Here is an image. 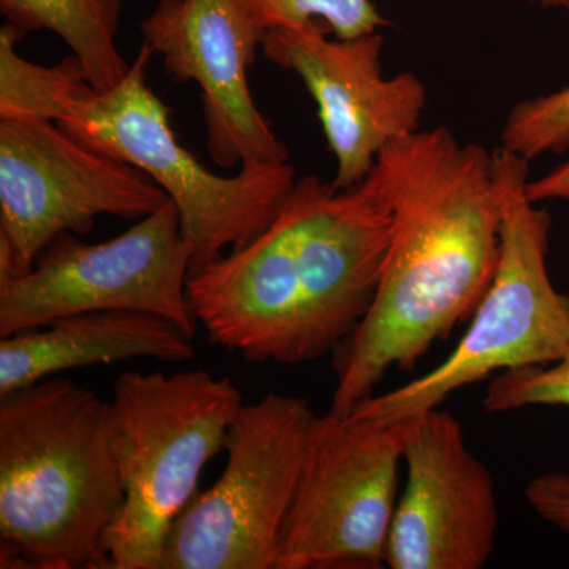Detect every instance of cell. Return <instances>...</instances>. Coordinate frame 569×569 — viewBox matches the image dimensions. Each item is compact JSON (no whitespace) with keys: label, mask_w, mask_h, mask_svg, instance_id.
Segmentation results:
<instances>
[{"label":"cell","mask_w":569,"mask_h":569,"mask_svg":"<svg viewBox=\"0 0 569 569\" xmlns=\"http://www.w3.org/2000/svg\"><path fill=\"white\" fill-rule=\"evenodd\" d=\"M370 178L392 216L383 271L365 320L335 351L331 410L348 415L391 369L410 370L473 316L500 253L496 156L448 127L407 134Z\"/></svg>","instance_id":"obj_1"},{"label":"cell","mask_w":569,"mask_h":569,"mask_svg":"<svg viewBox=\"0 0 569 569\" xmlns=\"http://www.w3.org/2000/svg\"><path fill=\"white\" fill-rule=\"evenodd\" d=\"M391 230L370 176L350 189L305 176L263 233L190 274L194 320L254 365L335 353L376 299Z\"/></svg>","instance_id":"obj_2"},{"label":"cell","mask_w":569,"mask_h":569,"mask_svg":"<svg viewBox=\"0 0 569 569\" xmlns=\"http://www.w3.org/2000/svg\"><path fill=\"white\" fill-rule=\"evenodd\" d=\"M123 500L110 400L66 377L0 396V567L108 569Z\"/></svg>","instance_id":"obj_3"},{"label":"cell","mask_w":569,"mask_h":569,"mask_svg":"<svg viewBox=\"0 0 569 569\" xmlns=\"http://www.w3.org/2000/svg\"><path fill=\"white\" fill-rule=\"evenodd\" d=\"M153 51L142 41L123 80L97 92L88 80L71 86L54 122L93 151L132 164L149 176L178 208L183 238L192 247L190 274L249 244L276 219L293 190V164H242L219 176L183 148L170 108L148 84Z\"/></svg>","instance_id":"obj_4"},{"label":"cell","mask_w":569,"mask_h":569,"mask_svg":"<svg viewBox=\"0 0 569 569\" xmlns=\"http://www.w3.org/2000/svg\"><path fill=\"white\" fill-rule=\"evenodd\" d=\"M242 406L230 378L203 369L116 378L112 448L126 500L104 537L108 569H163L171 526L197 496L204 467L227 448Z\"/></svg>","instance_id":"obj_5"},{"label":"cell","mask_w":569,"mask_h":569,"mask_svg":"<svg viewBox=\"0 0 569 569\" xmlns=\"http://www.w3.org/2000/svg\"><path fill=\"white\" fill-rule=\"evenodd\" d=\"M501 194L500 253L466 335L436 369L353 408L359 418L400 421L438 408L459 389L508 370L549 366L569 350V295L548 268L552 217L527 194L529 164L493 151Z\"/></svg>","instance_id":"obj_6"},{"label":"cell","mask_w":569,"mask_h":569,"mask_svg":"<svg viewBox=\"0 0 569 569\" xmlns=\"http://www.w3.org/2000/svg\"><path fill=\"white\" fill-rule=\"evenodd\" d=\"M316 417L306 399L279 392L244 403L223 473L171 526L163 569H276Z\"/></svg>","instance_id":"obj_7"},{"label":"cell","mask_w":569,"mask_h":569,"mask_svg":"<svg viewBox=\"0 0 569 569\" xmlns=\"http://www.w3.org/2000/svg\"><path fill=\"white\" fill-rule=\"evenodd\" d=\"M408 418L316 417L276 569L387 567Z\"/></svg>","instance_id":"obj_8"},{"label":"cell","mask_w":569,"mask_h":569,"mask_svg":"<svg viewBox=\"0 0 569 569\" xmlns=\"http://www.w3.org/2000/svg\"><path fill=\"white\" fill-rule=\"evenodd\" d=\"M190 269L192 247L171 200L110 241L59 236L31 271L0 280V339L99 310L153 313L194 337Z\"/></svg>","instance_id":"obj_9"},{"label":"cell","mask_w":569,"mask_h":569,"mask_svg":"<svg viewBox=\"0 0 569 569\" xmlns=\"http://www.w3.org/2000/svg\"><path fill=\"white\" fill-rule=\"evenodd\" d=\"M168 200L148 174L54 121L0 118V280L31 271L59 236L91 233L97 217L138 222Z\"/></svg>","instance_id":"obj_10"},{"label":"cell","mask_w":569,"mask_h":569,"mask_svg":"<svg viewBox=\"0 0 569 569\" xmlns=\"http://www.w3.org/2000/svg\"><path fill=\"white\" fill-rule=\"evenodd\" d=\"M329 33L321 21L283 26L264 33L260 50L305 82L335 156L332 183L350 189L366 181L389 144L421 129L427 89L411 71L385 77L383 33L355 39H329Z\"/></svg>","instance_id":"obj_11"},{"label":"cell","mask_w":569,"mask_h":569,"mask_svg":"<svg viewBox=\"0 0 569 569\" xmlns=\"http://www.w3.org/2000/svg\"><path fill=\"white\" fill-rule=\"evenodd\" d=\"M141 33L173 80L200 88L206 149L213 163L288 162L287 144L250 91L249 69L264 32L238 0H159L141 22Z\"/></svg>","instance_id":"obj_12"},{"label":"cell","mask_w":569,"mask_h":569,"mask_svg":"<svg viewBox=\"0 0 569 569\" xmlns=\"http://www.w3.org/2000/svg\"><path fill=\"white\" fill-rule=\"evenodd\" d=\"M407 482L389 531L391 569H481L496 549L492 475L440 407L408 418Z\"/></svg>","instance_id":"obj_13"},{"label":"cell","mask_w":569,"mask_h":569,"mask_svg":"<svg viewBox=\"0 0 569 569\" xmlns=\"http://www.w3.org/2000/svg\"><path fill=\"white\" fill-rule=\"evenodd\" d=\"M134 358L187 362L193 337L173 321L137 310H99L58 318L43 329L0 339V396L54 373Z\"/></svg>","instance_id":"obj_14"},{"label":"cell","mask_w":569,"mask_h":569,"mask_svg":"<svg viewBox=\"0 0 569 569\" xmlns=\"http://www.w3.org/2000/svg\"><path fill=\"white\" fill-rule=\"evenodd\" d=\"M123 0H0V11L21 32L56 33L80 61L97 92L114 88L130 70L116 44Z\"/></svg>","instance_id":"obj_15"},{"label":"cell","mask_w":569,"mask_h":569,"mask_svg":"<svg viewBox=\"0 0 569 569\" xmlns=\"http://www.w3.org/2000/svg\"><path fill=\"white\" fill-rule=\"evenodd\" d=\"M24 37L9 22L0 28V118L52 121L71 86L88 78L73 54L54 67L22 58L18 44Z\"/></svg>","instance_id":"obj_16"},{"label":"cell","mask_w":569,"mask_h":569,"mask_svg":"<svg viewBox=\"0 0 569 569\" xmlns=\"http://www.w3.org/2000/svg\"><path fill=\"white\" fill-rule=\"evenodd\" d=\"M264 33L283 26L321 21L337 39L380 32L388 20L373 0H238Z\"/></svg>","instance_id":"obj_17"},{"label":"cell","mask_w":569,"mask_h":569,"mask_svg":"<svg viewBox=\"0 0 569 569\" xmlns=\"http://www.w3.org/2000/svg\"><path fill=\"white\" fill-rule=\"evenodd\" d=\"M500 148L533 162L546 153L569 149V84L559 91L522 100L509 110Z\"/></svg>","instance_id":"obj_18"},{"label":"cell","mask_w":569,"mask_h":569,"mask_svg":"<svg viewBox=\"0 0 569 569\" xmlns=\"http://www.w3.org/2000/svg\"><path fill=\"white\" fill-rule=\"evenodd\" d=\"M482 406L488 413H508L529 407L569 410V350L553 365L498 373L486 389Z\"/></svg>","instance_id":"obj_19"},{"label":"cell","mask_w":569,"mask_h":569,"mask_svg":"<svg viewBox=\"0 0 569 569\" xmlns=\"http://www.w3.org/2000/svg\"><path fill=\"white\" fill-rule=\"evenodd\" d=\"M527 503L550 526L569 535V473L548 471L526 486Z\"/></svg>","instance_id":"obj_20"},{"label":"cell","mask_w":569,"mask_h":569,"mask_svg":"<svg viewBox=\"0 0 569 569\" xmlns=\"http://www.w3.org/2000/svg\"><path fill=\"white\" fill-rule=\"evenodd\" d=\"M527 194L535 203L565 201L569 203V160L550 170L541 178L529 179Z\"/></svg>","instance_id":"obj_21"},{"label":"cell","mask_w":569,"mask_h":569,"mask_svg":"<svg viewBox=\"0 0 569 569\" xmlns=\"http://www.w3.org/2000/svg\"><path fill=\"white\" fill-rule=\"evenodd\" d=\"M535 6L546 10H561L569 13V0H529Z\"/></svg>","instance_id":"obj_22"}]
</instances>
